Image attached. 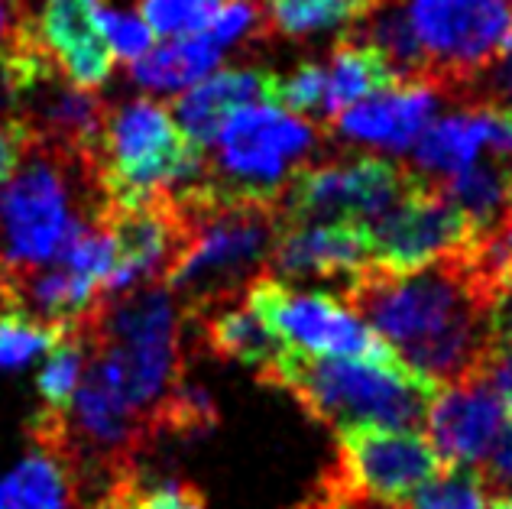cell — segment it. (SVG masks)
<instances>
[{"label":"cell","instance_id":"d590c367","mask_svg":"<svg viewBox=\"0 0 512 509\" xmlns=\"http://www.w3.org/2000/svg\"><path fill=\"white\" fill-rule=\"evenodd\" d=\"M487 380L496 386V393L503 396L506 415H509V422H512V341H509V338H503L500 351H496L493 364H490V373H487Z\"/></svg>","mask_w":512,"mask_h":509},{"label":"cell","instance_id":"30bf717a","mask_svg":"<svg viewBox=\"0 0 512 509\" xmlns=\"http://www.w3.org/2000/svg\"><path fill=\"white\" fill-rule=\"evenodd\" d=\"M247 302L282 341L315 357H357V360H399L370 325L341 308L328 296L289 289L276 276H260L247 289ZM402 364V360H399Z\"/></svg>","mask_w":512,"mask_h":509},{"label":"cell","instance_id":"ba28073f","mask_svg":"<svg viewBox=\"0 0 512 509\" xmlns=\"http://www.w3.org/2000/svg\"><path fill=\"white\" fill-rule=\"evenodd\" d=\"M422 172L370 153L331 156L308 163L279 192L282 227L295 224H360L367 227L393 211Z\"/></svg>","mask_w":512,"mask_h":509},{"label":"cell","instance_id":"cb8c5ba5","mask_svg":"<svg viewBox=\"0 0 512 509\" xmlns=\"http://www.w3.org/2000/svg\"><path fill=\"white\" fill-rule=\"evenodd\" d=\"M483 150V114L480 107H461L451 117H441L415 143V159L425 176L451 179L470 163H477Z\"/></svg>","mask_w":512,"mask_h":509},{"label":"cell","instance_id":"836d02e7","mask_svg":"<svg viewBox=\"0 0 512 509\" xmlns=\"http://www.w3.org/2000/svg\"><path fill=\"white\" fill-rule=\"evenodd\" d=\"M26 146H30V133H26V127L20 124V120L0 104V189L13 179V172H17L20 159L26 153Z\"/></svg>","mask_w":512,"mask_h":509},{"label":"cell","instance_id":"5b68a950","mask_svg":"<svg viewBox=\"0 0 512 509\" xmlns=\"http://www.w3.org/2000/svg\"><path fill=\"white\" fill-rule=\"evenodd\" d=\"M256 380L273 390H286L315 422L331 425L334 432L357 425L373 428H425L435 386L419 373L402 367L399 360H347V357H315L299 347Z\"/></svg>","mask_w":512,"mask_h":509},{"label":"cell","instance_id":"4dcf8cb0","mask_svg":"<svg viewBox=\"0 0 512 509\" xmlns=\"http://www.w3.org/2000/svg\"><path fill=\"white\" fill-rule=\"evenodd\" d=\"M292 509H409V506L406 503H393V500L370 497V493L350 487L347 480H341L328 467V471L318 477L315 490L308 493V500H302L299 506H292Z\"/></svg>","mask_w":512,"mask_h":509},{"label":"cell","instance_id":"83f0119b","mask_svg":"<svg viewBox=\"0 0 512 509\" xmlns=\"http://www.w3.org/2000/svg\"><path fill=\"white\" fill-rule=\"evenodd\" d=\"M227 0H137V17L153 36L182 39L205 33Z\"/></svg>","mask_w":512,"mask_h":509},{"label":"cell","instance_id":"ac0fdd59","mask_svg":"<svg viewBox=\"0 0 512 509\" xmlns=\"http://www.w3.org/2000/svg\"><path fill=\"white\" fill-rule=\"evenodd\" d=\"M273 82L276 72L266 69H224L218 75H208L195 88H188L169 107L175 124L185 130V137L205 150V146L218 143L224 124L237 111H244L250 104H273Z\"/></svg>","mask_w":512,"mask_h":509},{"label":"cell","instance_id":"44dd1931","mask_svg":"<svg viewBox=\"0 0 512 509\" xmlns=\"http://www.w3.org/2000/svg\"><path fill=\"white\" fill-rule=\"evenodd\" d=\"M4 509H85L78 480L59 451L30 445L4 484Z\"/></svg>","mask_w":512,"mask_h":509},{"label":"cell","instance_id":"d6a6232c","mask_svg":"<svg viewBox=\"0 0 512 509\" xmlns=\"http://www.w3.org/2000/svg\"><path fill=\"white\" fill-rule=\"evenodd\" d=\"M127 509H208V506L195 484H188V480H163L156 487L140 484Z\"/></svg>","mask_w":512,"mask_h":509},{"label":"cell","instance_id":"9a60e30c","mask_svg":"<svg viewBox=\"0 0 512 509\" xmlns=\"http://www.w3.org/2000/svg\"><path fill=\"white\" fill-rule=\"evenodd\" d=\"M104 0H43L33 33L72 85L101 88L114 72V49L104 36Z\"/></svg>","mask_w":512,"mask_h":509},{"label":"cell","instance_id":"d4e9b609","mask_svg":"<svg viewBox=\"0 0 512 509\" xmlns=\"http://www.w3.org/2000/svg\"><path fill=\"white\" fill-rule=\"evenodd\" d=\"M85 370H88V344H85V334L75 331L56 347V351H49L46 367L39 370L36 390H39V399H43L39 409H52V412L69 409L78 386L85 380Z\"/></svg>","mask_w":512,"mask_h":509},{"label":"cell","instance_id":"484cf974","mask_svg":"<svg viewBox=\"0 0 512 509\" xmlns=\"http://www.w3.org/2000/svg\"><path fill=\"white\" fill-rule=\"evenodd\" d=\"M273 104L289 114H299L318 127H331L328 107V69L321 62H305L292 75H276Z\"/></svg>","mask_w":512,"mask_h":509},{"label":"cell","instance_id":"4316f807","mask_svg":"<svg viewBox=\"0 0 512 509\" xmlns=\"http://www.w3.org/2000/svg\"><path fill=\"white\" fill-rule=\"evenodd\" d=\"M221 422L218 415V403L211 399V393L205 386L198 383H182L179 390H175L163 409L156 415V428H159V438L163 435H172V438H201L214 432Z\"/></svg>","mask_w":512,"mask_h":509},{"label":"cell","instance_id":"e575fe53","mask_svg":"<svg viewBox=\"0 0 512 509\" xmlns=\"http://www.w3.org/2000/svg\"><path fill=\"white\" fill-rule=\"evenodd\" d=\"M477 471L483 480H487L493 497H503L509 490V484H512V422H506L503 435L496 438L493 451L487 454V461H483Z\"/></svg>","mask_w":512,"mask_h":509},{"label":"cell","instance_id":"d6986e66","mask_svg":"<svg viewBox=\"0 0 512 509\" xmlns=\"http://www.w3.org/2000/svg\"><path fill=\"white\" fill-rule=\"evenodd\" d=\"M198 347L218 360H234L263 373L289 351V344L250 308L247 299L227 302L192 321Z\"/></svg>","mask_w":512,"mask_h":509},{"label":"cell","instance_id":"1f68e13d","mask_svg":"<svg viewBox=\"0 0 512 509\" xmlns=\"http://www.w3.org/2000/svg\"><path fill=\"white\" fill-rule=\"evenodd\" d=\"M104 36L111 43L114 56L137 62L146 52L153 49V33L137 13H124V10H104Z\"/></svg>","mask_w":512,"mask_h":509},{"label":"cell","instance_id":"2e32d148","mask_svg":"<svg viewBox=\"0 0 512 509\" xmlns=\"http://www.w3.org/2000/svg\"><path fill=\"white\" fill-rule=\"evenodd\" d=\"M370 263V244L360 224H295L282 227L266 276L334 279L347 283Z\"/></svg>","mask_w":512,"mask_h":509},{"label":"cell","instance_id":"74e56055","mask_svg":"<svg viewBox=\"0 0 512 509\" xmlns=\"http://www.w3.org/2000/svg\"><path fill=\"white\" fill-rule=\"evenodd\" d=\"M500 328H503V338L512 341V289H509V296L500 305Z\"/></svg>","mask_w":512,"mask_h":509},{"label":"cell","instance_id":"7c38bea8","mask_svg":"<svg viewBox=\"0 0 512 509\" xmlns=\"http://www.w3.org/2000/svg\"><path fill=\"white\" fill-rule=\"evenodd\" d=\"M444 467L435 445L419 432L357 425L338 432V461L331 471L370 497L409 503Z\"/></svg>","mask_w":512,"mask_h":509},{"label":"cell","instance_id":"3957f363","mask_svg":"<svg viewBox=\"0 0 512 509\" xmlns=\"http://www.w3.org/2000/svg\"><path fill=\"white\" fill-rule=\"evenodd\" d=\"M182 325L166 283H150L104 296L82 328L88 370L153 428L163 403L185 383Z\"/></svg>","mask_w":512,"mask_h":509},{"label":"cell","instance_id":"f1b7e54d","mask_svg":"<svg viewBox=\"0 0 512 509\" xmlns=\"http://www.w3.org/2000/svg\"><path fill=\"white\" fill-rule=\"evenodd\" d=\"M75 331H65L56 325H43L20 312H0V367L13 370L30 364L36 354L56 351V347Z\"/></svg>","mask_w":512,"mask_h":509},{"label":"cell","instance_id":"5bb4252c","mask_svg":"<svg viewBox=\"0 0 512 509\" xmlns=\"http://www.w3.org/2000/svg\"><path fill=\"white\" fill-rule=\"evenodd\" d=\"M509 422L503 396L496 386L480 377L438 390L428 409V441L435 445L444 464L451 467H477L487 461L496 438Z\"/></svg>","mask_w":512,"mask_h":509},{"label":"cell","instance_id":"7402d4cb","mask_svg":"<svg viewBox=\"0 0 512 509\" xmlns=\"http://www.w3.org/2000/svg\"><path fill=\"white\" fill-rule=\"evenodd\" d=\"M221 52L224 49L214 46L208 33L169 39V43L146 52L143 59L130 62V78L143 88L159 91V95L195 88L198 82H205V78L218 69Z\"/></svg>","mask_w":512,"mask_h":509},{"label":"cell","instance_id":"ffe728a7","mask_svg":"<svg viewBox=\"0 0 512 509\" xmlns=\"http://www.w3.org/2000/svg\"><path fill=\"white\" fill-rule=\"evenodd\" d=\"M328 107L331 120L338 117L344 107L357 104L363 98L376 95V91H396L402 88L393 72V65L363 33L341 36L331 46L328 56Z\"/></svg>","mask_w":512,"mask_h":509},{"label":"cell","instance_id":"e0dca14e","mask_svg":"<svg viewBox=\"0 0 512 509\" xmlns=\"http://www.w3.org/2000/svg\"><path fill=\"white\" fill-rule=\"evenodd\" d=\"M441 104V95L431 85L396 88L386 95H370L331 120V127L341 140L373 146V150L402 153L428 130Z\"/></svg>","mask_w":512,"mask_h":509},{"label":"cell","instance_id":"f546056e","mask_svg":"<svg viewBox=\"0 0 512 509\" xmlns=\"http://www.w3.org/2000/svg\"><path fill=\"white\" fill-rule=\"evenodd\" d=\"M493 497L487 480L474 467H444L406 503L409 509H483Z\"/></svg>","mask_w":512,"mask_h":509},{"label":"cell","instance_id":"ab89813d","mask_svg":"<svg viewBox=\"0 0 512 509\" xmlns=\"http://www.w3.org/2000/svg\"><path fill=\"white\" fill-rule=\"evenodd\" d=\"M0 509H4V484H0Z\"/></svg>","mask_w":512,"mask_h":509},{"label":"cell","instance_id":"7a4b0ae2","mask_svg":"<svg viewBox=\"0 0 512 509\" xmlns=\"http://www.w3.org/2000/svg\"><path fill=\"white\" fill-rule=\"evenodd\" d=\"M179 202L188 244L166 279L185 325L227 302L247 299V289L269 270L282 231L279 198L234 195L205 176L172 189Z\"/></svg>","mask_w":512,"mask_h":509},{"label":"cell","instance_id":"8d00e7d4","mask_svg":"<svg viewBox=\"0 0 512 509\" xmlns=\"http://www.w3.org/2000/svg\"><path fill=\"white\" fill-rule=\"evenodd\" d=\"M26 13H30L26 0H0V49L10 43V36L17 33V26Z\"/></svg>","mask_w":512,"mask_h":509},{"label":"cell","instance_id":"60d3db41","mask_svg":"<svg viewBox=\"0 0 512 509\" xmlns=\"http://www.w3.org/2000/svg\"><path fill=\"white\" fill-rule=\"evenodd\" d=\"M506 4H509V7H512V0H506Z\"/></svg>","mask_w":512,"mask_h":509},{"label":"cell","instance_id":"8fae6325","mask_svg":"<svg viewBox=\"0 0 512 509\" xmlns=\"http://www.w3.org/2000/svg\"><path fill=\"white\" fill-rule=\"evenodd\" d=\"M363 234L370 244V263L393 273H409L444 253L461 250L474 227L444 195L441 182L422 172L419 185L393 211L363 227Z\"/></svg>","mask_w":512,"mask_h":509},{"label":"cell","instance_id":"9c48e42d","mask_svg":"<svg viewBox=\"0 0 512 509\" xmlns=\"http://www.w3.org/2000/svg\"><path fill=\"white\" fill-rule=\"evenodd\" d=\"M409 23L425 49L431 85L461 101L512 49V7L506 0H406Z\"/></svg>","mask_w":512,"mask_h":509},{"label":"cell","instance_id":"277c9868","mask_svg":"<svg viewBox=\"0 0 512 509\" xmlns=\"http://www.w3.org/2000/svg\"><path fill=\"white\" fill-rule=\"evenodd\" d=\"M104 202L98 163L30 143L0 189V270L59 263L75 237L101 218Z\"/></svg>","mask_w":512,"mask_h":509},{"label":"cell","instance_id":"6da1fadb","mask_svg":"<svg viewBox=\"0 0 512 509\" xmlns=\"http://www.w3.org/2000/svg\"><path fill=\"white\" fill-rule=\"evenodd\" d=\"M338 299L435 390L487 377L503 344V299L477 276L464 247L409 273L367 263L338 286Z\"/></svg>","mask_w":512,"mask_h":509},{"label":"cell","instance_id":"4fadbf2b","mask_svg":"<svg viewBox=\"0 0 512 509\" xmlns=\"http://www.w3.org/2000/svg\"><path fill=\"white\" fill-rule=\"evenodd\" d=\"M101 221L117 244V270L107 283V296L166 283L188 244V224L172 189L133 205L104 202Z\"/></svg>","mask_w":512,"mask_h":509},{"label":"cell","instance_id":"8992f818","mask_svg":"<svg viewBox=\"0 0 512 509\" xmlns=\"http://www.w3.org/2000/svg\"><path fill=\"white\" fill-rule=\"evenodd\" d=\"M205 150L175 124L172 107L130 98L107 107L98 185L111 205H133L205 176Z\"/></svg>","mask_w":512,"mask_h":509},{"label":"cell","instance_id":"603a6c76","mask_svg":"<svg viewBox=\"0 0 512 509\" xmlns=\"http://www.w3.org/2000/svg\"><path fill=\"white\" fill-rule=\"evenodd\" d=\"M386 0H260L266 36L305 39L338 26H354L383 10Z\"/></svg>","mask_w":512,"mask_h":509},{"label":"cell","instance_id":"52a82bcc","mask_svg":"<svg viewBox=\"0 0 512 509\" xmlns=\"http://www.w3.org/2000/svg\"><path fill=\"white\" fill-rule=\"evenodd\" d=\"M325 127L276 104H250L224 124L205 179L234 195L279 198L325 143Z\"/></svg>","mask_w":512,"mask_h":509},{"label":"cell","instance_id":"f35d334b","mask_svg":"<svg viewBox=\"0 0 512 509\" xmlns=\"http://www.w3.org/2000/svg\"><path fill=\"white\" fill-rule=\"evenodd\" d=\"M483 509H512V497L509 493H503V497H490Z\"/></svg>","mask_w":512,"mask_h":509}]
</instances>
